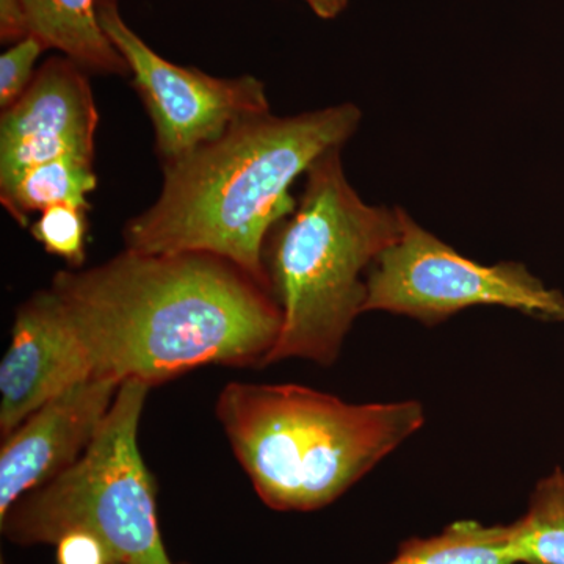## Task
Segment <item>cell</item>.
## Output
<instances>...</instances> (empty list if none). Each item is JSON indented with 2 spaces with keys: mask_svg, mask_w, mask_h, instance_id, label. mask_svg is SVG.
<instances>
[{
  "mask_svg": "<svg viewBox=\"0 0 564 564\" xmlns=\"http://www.w3.org/2000/svg\"><path fill=\"white\" fill-rule=\"evenodd\" d=\"M511 547L518 564H564V473L538 481L529 510L510 524Z\"/></svg>",
  "mask_w": 564,
  "mask_h": 564,
  "instance_id": "5bb4252c",
  "label": "cell"
},
{
  "mask_svg": "<svg viewBox=\"0 0 564 564\" xmlns=\"http://www.w3.org/2000/svg\"><path fill=\"white\" fill-rule=\"evenodd\" d=\"M217 417L267 507L314 511L417 433L425 410L415 400L358 404L299 384L229 383Z\"/></svg>",
  "mask_w": 564,
  "mask_h": 564,
  "instance_id": "3957f363",
  "label": "cell"
},
{
  "mask_svg": "<svg viewBox=\"0 0 564 564\" xmlns=\"http://www.w3.org/2000/svg\"><path fill=\"white\" fill-rule=\"evenodd\" d=\"M99 115L82 66L50 58L0 118V196L40 163L76 155L95 161Z\"/></svg>",
  "mask_w": 564,
  "mask_h": 564,
  "instance_id": "ba28073f",
  "label": "cell"
},
{
  "mask_svg": "<svg viewBox=\"0 0 564 564\" xmlns=\"http://www.w3.org/2000/svg\"><path fill=\"white\" fill-rule=\"evenodd\" d=\"M96 378L51 289L21 304L0 362V434L9 436L54 397Z\"/></svg>",
  "mask_w": 564,
  "mask_h": 564,
  "instance_id": "30bf717a",
  "label": "cell"
},
{
  "mask_svg": "<svg viewBox=\"0 0 564 564\" xmlns=\"http://www.w3.org/2000/svg\"><path fill=\"white\" fill-rule=\"evenodd\" d=\"M115 564H122V563H115Z\"/></svg>",
  "mask_w": 564,
  "mask_h": 564,
  "instance_id": "ffe728a7",
  "label": "cell"
},
{
  "mask_svg": "<svg viewBox=\"0 0 564 564\" xmlns=\"http://www.w3.org/2000/svg\"><path fill=\"white\" fill-rule=\"evenodd\" d=\"M302 195L270 232L265 270L282 315L267 364L333 366L367 300V273L399 237L400 207L364 202L345 176L340 148L304 174Z\"/></svg>",
  "mask_w": 564,
  "mask_h": 564,
  "instance_id": "277c9868",
  "label": "cell"
},
{
  "mask_svg": "<svg viewBox=\"0 0 564 564\" xmlns=\"http://www.w3.org/2000/svg\"><path fill=\"white\" fill-rule=\"evenodd\" d=\"M46 50L35 35L25 36L14 43L0 57V107L9 109L21 98L35 77V65L41 52Z\"/></svg>",
  "mask_w": 564,
  "mask_h": 564,
  "instance_id": "2e32d148",
  "label": "cell"
},
{
  "mask_svg": "<svg viewBox=\"0 0 564 564\" xmlns=\"http://www.w3.org/2000/svg\"><path fill=\"white\" fill-rule=\"evenodd\" d=\"M98 187L95 161L65 155L28 170L0 202L20 226L31 225V215L50 207H82L87 210L88 195Z\"/></svg>",
  "mask_w": 564,
  "mask_h": 564,
  "instance_id": "7c38bea8",
  "label": "cell"
},
{
  "mask_svg": "<svg viewBox=\"0 0 564 564\" xmlns=\"http://www.w3.org/2000/svg\"><path fill=\"white\" fill-rule=\"evenodd\" d=\"M51 292L96 378L165 383L203 366H267L282 315L272 291L209 252H137L62 270Z\"/></svg>",
  "mask_w": 564,
  "mask_h": 564,
  "instance_id": "6da1fadb",
  "label": "cell"
},
{
  "mask_svg": "<svg viewBox=\"0 0 564 564\" xmlns=\"http://www.w3.org/2000/svg\"><path fill=\"white\" fill-rule=\"evenodd\" d=\"M87 210L66 204L41 212L31 223L33 239L73 270H79L87 258Z\"/></svg>",
  "mask_w": 564,
  "mask_h": 564,
  "instance_id": "9a60e30c",
  "label": "cell"
},
{
  "mask_svg": "<svg viewBox=\"0 0 564 564\" xmlns=\"http://www.w3.org/2000/svg\"><path fill=\"white\" fill-rule=\"evenodd\" d=\"M355 104L234 124L220 139L163 165L161 195L126 225V250L209 252L270 289L265 245L295 207L293 182L361 122Z\"/></svg>",
  "mask_w": 564,
  "mask_h": 564,
  "instance_id": "7a4b0ae2",
  "label": "cell"
},
{
  "mask_svg": "<svg viewBox=\"0 0 564 564\" xmlns=\"http://www.w3.org/2000/svg\"><path fill=\"white\" fill-rule=\"evenodd\" d=\"M121 381L90 378L44 403L0 448V519L25 494L50 484L87 451Z\"/></svg>",
  "mask_w": 564,
  "mask_h": 564,
  "instance_id": "9c48e42d",
  "label": "cell"
},
{
  "mask_svg": "<svg viewBox=\"0 0 564 564\" xmlns=\"http://www.w3.org/2000/svg\"><path fill=\"white\" fill-rule=\"evenodd\" d=\"M151 386L122 381L85 454L50 484L14 502L0 519L11 543L57 544L88 533L122 564H173L158 519V485L139 448V425Z\"/></svg>",
  "mask_w": 564,
  "mask_h": 564,
  "instance_id": "5b68a950",
  "label": "cell"
},
{
  "mask_svg": "<svg viewBox=\"0 0 564 564\" xmlns=\"http://www.w3.org/2000/svg\"><path fill=\"white\" fill-rule=\"evenodd\" d=\"M104 32L128 62L133 87L154 126L162 165L220 139L237 122L270 111L265 85L254 76H209L161 57L122 21L113 0H99Z\"/></svg>",
  "mask_w": 564,
  "mask_h": 564,
  "instance_id": "52a82bcc",
  "label": "cell"
},
{
  "mask_svg": "<svg viewBox=\"0 0 564 564\" xmlns=\"http://www.w3.org/2000/svg\"><path fill=\"white\" fill-rule=\"evenodd\" d=\"M57 564H115L107 545L88 533H69L57 544Z\"/></svg>",
  "mask_w": 564,
  "mask_h": 564,
  "instance_id": "e0dca14e",
  "label": "cell"
},
{
  "mask_svg": "<svg viewBox=\"0 0 564 564\" xmlns=\"http://www.w3.org/2000/svg\"><path fill=\"white\" fill-rule=\"evenodd\" d=\"M322 20H334L347 9L350 0H304Z\"/></svg>",
  "mask_w": 564,
  "mask_h": 564,
  "instance_id": "d6986e66",
  "label": "cell"
},
{
  "mask_svg": "<svg viewBox=\"0 0 564 564\" xmlns=\"http://www.w3.org/2000/svg\"><path fill=\"white\" fill-rule=\"evenodd\" d=\"M386 564H518L511 547L510 525L455 522L443 533L411 538Z\"/></svg>",
  "mask_w": 564,
  "mask_h": 564,
  "instance_id": "4fadbf2b",
  "label": "cell"
},
{
  "mask_svg": "<svg viewBox=\"0 0 564 564\" xmlns=\"http://www.w3.org/2000/svg\"><path fill=\"white\" fill-rule=\"evenodd\" d=\"M31 35L24 0H0V39L18 43Z\"/></svg>",
  "mask_w": 564,
  "mask_h": 564,
  "instance_id": "ac0fdd59",
  "label": "cell"
},
{
  "mask_svg": "<svg viewBox=\"0 0 564 564\" xmlns=\"http://www.w3.org/2000/svg\"><path fill=\"white\" fill-rule=\"evenodd\" d=\"M99 0H24L32 35L69 61L99 74L129 73L128 62L104 32Z\"/></svg>",
  "mask_w": 564,
  "mask_h": 564,
  "instance_id": "8fae6325",
  "label": "cell"
},
{
  "mask_svg": "<svg viewBox=\"0 0 564 564\" xmlns=\"http://www.w3.org/2000/svg\"><path fill=\"white\" fill-rule=\"evenodd\" d=\"M474 306L564 322L563 293L545 288L524 263L485 265L464 258L400 207L399 237L367 273L364 313L406 315L436 326Z\"/></svg>",
  "mask_w": 564,
  "mask_h": 564,
  "instance_id": "8992f818",
  "label": "cell"
}]
</instances>
